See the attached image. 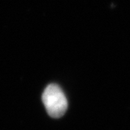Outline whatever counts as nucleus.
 I'll return each mask as SVG.
<instances>
[{"label": "nucleus", "instance_id": "1", "mask_svg": "<svg viewBox=\"0 0 130 130\" xmlns=\"http://www.w3.org/2000/svg\"><path fill=\"white\" fill-rule=\"evenodd\" d=\"M42 101L48 114L54 118H59L67 109V100L59 86L51 84L43 92Z\"/></svg>", "mask_w": 130, "mask_h": 130}]
</instances>
